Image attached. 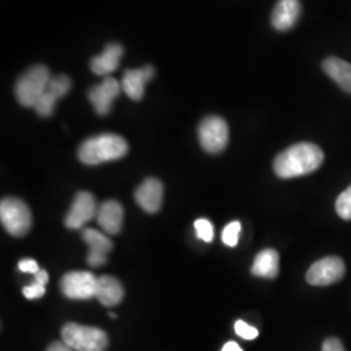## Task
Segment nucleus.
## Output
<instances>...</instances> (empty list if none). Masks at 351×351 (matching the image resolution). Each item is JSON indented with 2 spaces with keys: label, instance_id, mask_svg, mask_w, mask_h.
I'll list each match as a JSON object with an SVG mask.
<instances>
[{
  "label": "nucleus",
  "instance_id": "obj_17",
  "mask_svg": "<svg viewBox=\"0 0 351 351\" xmlns=\"http://www.w3.org/2000/svg\"><path fill=\"white\" fill-rule=\"evenodd\" d=\"M323 71L339 88L351 94V64L336 56H329L322 64Z\"/></svg>",
  "mask_w": 351,
  "mask_h": 351
},
{
  "label": "nucleus",
  "instance_id": "obj_24",
  "mask_svg": "<svg viewBox=\"0 0 351 351\" xmlns=\"http://www.w3.org/2000/svg\"><path fill=\"white\" fill-rule=\"evenodd\" d=\"M239 233H241V223L239 221H232L224 228L221 239L226 246L234 247L239 243Z\"/></svg>",
  "mask_w": 351,
  "mask_h": 351
},
{
  "label": "nucleus",
  "instance_id": "obj_10",
  "mask_svg": "<svg viewBox=\"0 0 351 351\" xmlns=\"http://www.w3.org/2000/svg\"><path fill=\"white\" fill-rule=\"evenodd\" d=\"M121 84L112 77H106L101 84L88 90V101H91L95 112L98 114H107L112 108V103L121 91Z\"/></svg>",
  "mask_w": 351,
  "mask_h": 351
},
{
  "label": "nucleus",
  "instance_id": "obj_21",
  "mask_svg": "<svg viewBox=\"0 0 351 351\" xmlns=\"http://www.w3.org/2000/svg\"><path fill=\"white\" fill-rule=\"evenodd\" d=\"M72 88V81L68 75H58L51 77L50 84L47 90L51 91L58 99L63 98L64 95L68 94V91Z\"/></svg>",
  "mask_w": 351,
  "mask_h": 351
},
{
  "label": "nucleus",
  "instance_id": "obj_6",
  "mask_svg": "<svg viewBox=\"0 0 351 351\" xmlns=\"http://www.w3.org/2000/svg\"><path fill=\"white\" fill-rule=\"evenodd\" d=\"M198 138L201 146L210 154L224 150L229 141V128L220 116H207L198 126Z\"/></svg>",
  "mask_w": 351,
  "mask_h": 351
},
{
  "label": "nucleus",
  "instance_id": "obj_8",
  "mask_svg": "<svg viewBox=\"0 0 351 351\" xmlns=\"http://www.w3.org/2000/svg\"><path fill=\"white\" fill-rule=\"evenodd\" d=\"M345 263L337 256H326L315 262L308 269L306 280L314 287H326L339 282L345 276Z\"/></svg>",
  "mask_w": 351,
  "mask_h": 351
},
{
  "label": "nucleus",
  "instance_id": "obj_15",
  "mask_svg": "<svg viewBox=\"0 0 351 351\" xmlns=\"http://www.w3.org/2000/svg\"><path fill=\"white\" fill-rule=\"evenodd\" d=\"M124 49L119 43H108L101 55L94 56L90 62L91 72L97 75H108L119 68Z\"/></svg>",
  "mask_w": 351,
  "mask_h": 351
},
{
  "label": "nucleus",
  "instance_id": "obj_30",
  "mask_svg": "<svg viewBox=\"0 0 351 351\" xmlns=\"http://www.w3.org/2000/svg\"><path fill=\"white\" fill-rule=\"evenodd\" d=\"M221 351H243L241 348H239V343L237 342H233V341H230V342H228L226 343L224 346H223V349Z\"/></svg>",
  "mask_w": 351,
  "mask_h": 351
},
{
  "label": "nucleus",
  "instance_id": "obj_5",
  "mask_svg": "<svg viewBox=\"0 0 351 351\" xmlns=\"http://www.w3.org/2000/svg\"><path fill=\"white\" fill-rule=\"evenodd\" d=\"M0 219L5 230L13 237H23L32 228V213L19 198H4L0 203Z\"/></svg>",
  "mask_w": 351,
  "mask_h": 351
},
{
  "label": "nucleus",
  "instance_id": "obj_7",
  "mask_svg": "<svg viewBox=\"0 0 351 351\" xmlns=\"http://www.w3.org/2000/svg\"><path fill=\"white\" fill-rule=\"evenodd\" d=\"M97 288L98 278L86 271L68 272L60 281L64 295L71 300H90L97 297Z\"/></svg>",
  "mask_w": 351,
  "mask_h": 351
},
{
  "label": "nucleus",
  "instance_id": "obj_19",
  "mask_svg": "<svg viewBox=\"0 0 351 351\" xmlns=\"http://www.w3.org/2000/svg\"><path fill=\"white\" fill-rule=\"evenodd\" d=\"M97 298L103 306L113 307L124 298V288L114 277L101 276L98 278Z\"/></svg>",
  "mask_w": 351,
  "mask_h": 351
},
{
  "label": "nucleus",
  "instance_id": "obj_1",
  "mask_svg": "<svg viewBox=\"0 0 351 351\" xmlns=\"http://www.w3.org/2000/svg\"><path fill=\"white\" fill-rule=\"evenodd\" d=\"M324 162V152L308 142L295 143L280 152L274 160V171L280 178H294L310 175Z\"/></svg>",
  "mask_w": 351,
  "mask_h": 351
},
{
  "label": "nucleus",
  "instance_id": "obj_22",
  "mask_svg": "<svg viewBox=\"0 0 351 351\" xmlns=\"http://www.w3.org/2000/svg\"><path fill=\"white\" fill-rule=\"evenodd\" d=\"M59 101L51 91L46 90L43 93V95L38 99L36 106H34V110L36 112L42 116V117H49L55 110V106H56V101Z\"/></svg>",
  "mask_w": 351,
  "mask_h": 351
},
{
  "label": "nucleus",
  "instance_id": "obj_9",
  "mask_svg": "<svg viewBox=\"0 0 351 351\" xmlns=\"http://www.w3.org/2000/svg\"><path fill=\"white\" fill-rule=\"evenodd\" d=\"M98 204L95 198L86 191L75 195L69 213L65 216V226L69 229H81L98 215Z\"/></svg>",
  "mask_w": 351,
  "mask_h": 351
},
{
  "label": "nucleus",
  "instance_id": "obj_3",
  "mask_svg": "<svg viewBox=\"0 0 351 351\" xmlns=\"http://www.w3.org/2000/svg\"><path fill=\"white\" fill-rule=\"evenodd\" d=\"M50 80V71L47 66L38 64L29 68L16 81V85H14L16 99L23 107L34 108L38 99L49 88Z\"/></svg>",
  "mask_w": 351,
  "mask_h": 351
},
{
  "label": "nucleus",
  "instance_id": "obj_20",
  "mask_svg": "<svg viewBox=\"0 0 351 351\" xmlns=\"http://www.w3.org/2000/svg\"><path fill=\"white\" fill-rule=\"evenodd\" d=\"M49 282V274L47 271L45 269H39L37 274L34 275V280L33 282L25 287L23 293H24V297L27 300H38V298H42L46 293V285Z\"/></svg>",
  "mask_w": 351,
  "mask_h": 351
},
{
  "label": "nucleus",
  "instance_id": "obj_11",
  "mask_svg": "<svg viewBox=\"0 0 351 351\" xmlns=\"http://www.w3.org/2000/svg\"><path fill=\"white\" fill-rule=\"evenodd\" d=\"M82 239L88 246V263L91 267H101L107 262V256L112 250V242L104 233L88 228L82 232Z\"/></svg>",
  "mask_w": 351,
  "mask_h": 351
},
{
  "label": "nucleus",
  "instance_id": "obj_28",
  "mask_svg": "<svg viewBox=\"0 0 351 351\" xmlns=\"http://www.w3.org/2000/svg\"><path fill=\"white\" fill-rule=\"evenodd\" d=\"M322 351H346L342 342L339 339L330 337V339H326L323 343V349Z\"/></svg>",
  "mask_w": 351,
  "mask_h": 351
},
{
  "label": "nucleus",
  "instance_id": "obj_25",
  "mask_svg": "<svg viewBox=\"0 0 351 351\" xmlns=\"http://www.w3.org/2000/svg\"><path fill=\"white\" fill-rule=\"evenodd\" d=\"M194 228H195V233H197L198 239L204 241V242H211L213 241V226L210 220H207V219H198L194 223Z\"/></svg>",
  "mask_w": 351,
  "mask_h": 351
},
{
  "label": "nucleus",
  "instance_id": "obj_12",
  "mask_svg": "<svg viewBox=\"0 0 351 351\" xmlns=\"http://www.w3.org/2000/svg\"><path fill=\"white\" fill-rule=\"evenodd\" d=\"M163 184L154 178H146L136 190V202L139 207L149 213H158L163 203Z\"/></svg>",
  "mask_w": 351,
  "mask_h": 351
},
{
  "label": "nucleus",
  "instance_id": "obj_23",
  "mask_svg": "<svg viewBox=\"0 0 351 351\" xmlns=\"http://www.w3.org/2000/svg\"><path fill=\"white\" fill-rule=\"evenodd\" d=\"M336 211L343 220H351V185L342 194H339L336 201Z\"/></svg>",
  "mask_w": 351,
  "mask_h": 351
},
{
  "label": "nucleus",
  "instance_id": "obj_29",
  "mask_svg": "<svg viewBox=\"0 0 351 351\" xmlns=\"http://www.w3.org/2000/svg\"><path fill=\"white\" fill-rule=\"evenodd\" d=\"M46 351H75L65 342H52Z\"/></svg>",
  "mask_w": 351,
  "mask_h": 351
},
{
  "label": "nucleus",
  "instance_id": "obj_31",
  "mask_svg": "<svg viewBox=\"0 0 351 351\" xmlns=\"http://www.w3.org/2000/svg\"><path fill=\"white\" fill-rule=\"evenodd\" d=\"M110 317H111V319H116L117 316H116L114 314H110Z\"/></svg>",
  "mask_w": 351,
  "mask_h": 351
},
{
  "label": "nucleus",
  "instance_id": "obj_18",
  "mask_svg": "<svg viewBox=\"0 0 351 351\" xmlns=\"http://www.w3.org/2000/svg\"><path fill=\"white\" fill-rule=\"evenodd\" d=\"M278 267H280L278 252L274 249H265L255 256L251 267V274L256 277L275 278L278 275Z\"/></svg>",
  "mask_w": 351,
  "mask_h": 351
},
{
  "label": "nucleus",
  "instance_id": "obj_27",
  "mask_svg": "<svg viewBox=\"0 0 351 351\" xmlns=\"http://www.w3.org/2000/svg\"><path fill=\"white\" fill-rule=\"evenodd\" d=\"M19 269L21 272H27V274L36 275L38 271H39V265H38L37 262L34 259H23L19 263Z\"/></svg>",
  "mask_w": 351,
  "mask_h": 351
},
{
  "label": "nucleus",
  "instance_id": "obj_13",
  "mask_svg": "<svg viewBox=\"0 0 351 351\" xmlns=\"http://www.w3.org/2000/svg\"><path fill=\"white\" fill-rule=\"evenodd\" d=\"M155 75L151 65H146L142 69H128L121 78V88L132 101H141L145 94V85Z\"/></svg>",
  "mask_w": 351,
  "mask_h": 351
},
{
  "label": "nucleus",
  "instance_id": "obj_26",
  "mask_svg": "<svg viewBox=\"0 0 351 351\" xmlns=\"http://www.w3.org/2000/svg\"><path fill=\"white\" fill-rule=\"evenodd\" d=\"M234 330L239 335L241 339H255L258 337L259 332L256 328L249 326L247 323L242 322V320H237L234 324Z\"/></svg>",
  "mask_w": 351,
  "mask_h": 351
},
{
  "label": "nucleus",
  "instance_id": "obj_2",
  "mask_svg": "<svg viewBox=\"0 0 351 351\" xmlns=\"http://www.w3.org/2000/svg\"><path fill=\"white\" fill-rule=\"evenodd\" d=\"M125 139L117 134L106 133L88 138L78 149V159L88 165L121 159L128 152Z\"/></svg>",
  "mask_w": 351,
  "mask_h": 351
},
{
  "label": "nucleus",
  "instance_id": "obj_14",
  "mask_svg": "<svg viewBox=\"0 0 351 351\" xmlns=\"http://www.w3.org/2000/svg\"><path fill=\"white\" fill-rule=\"evenodd\" d=\"M97 221L106 234H117L120 233L124 221V208L119 202H103L99 206Z\"/></svg>",
  "mask_w": 351,
  "mask_h": 351
},
{
  "label": "nucleus",
  "instance_id": "obj_16",
  "mask_svg": "<svg viewBox=\"0 0 351 351\" xmlns=\"http://www.w3.org/2000/svg\"><path fill=\"white\" fill-rule=\"evenodd\" d=\"M301 14L300 0H278L272 13L271 23L276 30L285 32L291 29Z\"/></svg>",
  "mask_w": 351,
  "mask_h": 351
},
{
  "label": "nucleus",
  "instance_id": "obj_4",
  "mask_svg": "<svg viewBox=\"0 0 351 351\" xmlns=\"http://www.w3.org/2000/svg\"><path fill=\"white\" fill-rule=\"evenodd\" d=\"M62 339L75 351H104L108 346V336L104 330L77 323L63 326Z\"/></svg>",
  "mask_w": 351,
  "mask_h": 351
}]
</instances>
